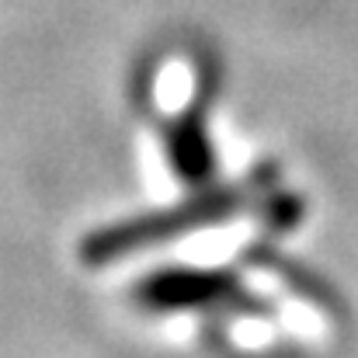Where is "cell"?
Here are the masks:
<instances>
[{"label": "cell", "instance_id": "3957f363", "mask_svg": "<svg viewBox=\"0 0 358 358\" xmlns=\"http://www.w3.org/2000/svg\"><path fill=\"white\" fill-rule=\"evenodd\" d=\"M171 160H174V171L185 178V181H206L213 174V146L206 139V129L199 115H185L171 129Z\"/></svg>", "mask_w": 358, "mask_h": 358}, {"label": "cell", "instance_id": "7a4b0ae2", "mask_svg": "<svg viewBox=\"0 0 358 358\" xmlns=\"http://www.w3.org/2000/svg\"><path fill=\"white\" fill-rule=\"evenodd\" d=\"M136 299L146 310H237L257 313V299L227 271H199V268H167L150 275Z\"/></svg>", "mask_w": 358, "mask_h": 358}, {"label": "cell", "instance_id": "6da1fadb", "mask_svg": "<svg viewBox=\"0 0 358 358\" xmlns=\"http://www.w3.org/2000/svg\"><path fill=\"white\" fill-rule=\"evenodd\" d=\"M243 202V195L227 188V192H209V195H199L178 209H167V213H153V216H143V220H129L119 227H108V230H98L84 240V261L91 264H105V261H115L132 254L136 247H146V243H157V240L178 237L185 230H195V227H206V223H216L223 216H230Z\"/></svg>", "mask_w": 358, "mask_h": 358}]
</instances>
